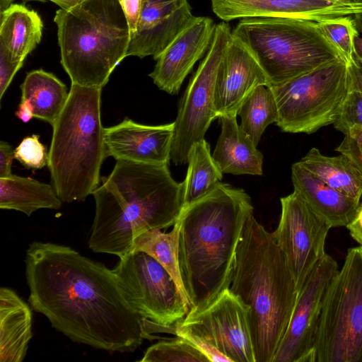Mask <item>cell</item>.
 Masks as SVG:
<instances>
[{
    "label": "cell",
    "instance_id": "6da1fadb",
    "mask_svg": "<svg viewBox=\"0 0 362 362\" xmlns=\"http://www.w3.org/2000/svg\"><path fill=\"white\" fill-rule=\"evenodd\" d=\"M28 302L71 341L110 353L134 352L146 339L112 269L69 246L33 242L26 250Z\"/></svg>",
    "mask_w": 362,
    "mask_h": 362
},
{
    "label": "cell",
    "instance_id": "7a4b0ae2",
    "mask_svg": "<svg viewBox=\"0 0 362 362\" xmlns=\"http://www.w3.org/2000/svg\"><path fill=\"white\" fill-rule=\"evenodd\" d=\"M253 214L250 196L219 182L182 208L179 264L189 310H199L229 288L244 226Z\"/></svg>",
    "mask_w": 362,
    "mask_h": 362
},
{
    "label": "cell",
    "instance_id": "3957f363",
    "mask_svg": "<svg viewBox=\"0 0 362 362\" xmlns=\"http://www.w3.org/2000/svg\"><path fill=\"white\" fill-rule=\"evenodd\" d=\"M101 181L92 193L88 246L95 252L124 255L143 233L174 225L183 208V184L173 178L168 164L119 160Z\"/></svg>",
    "mask_w": 362,
    "mask_h": 362
},
{
    "label": "cell",
    "instance_id": "277c9868",
    "mask_svg": "<svg viewBox=\"0 0 362 362\" xmlns=\"http://www.w3.org/2000/svg\"><path fill=\"white\" fill-rule=\"evenodd\" d=\"M228 288L250 308L255 362H272L298 292L284 252L253 214L243 230Z\"/></svg>",
    "mask_w": 362,
    "mask_h": 362
},
{
    "label": "cell",
    "instance_id": "5b68a950",
    "mask_svg": "<svg viewBox=\"0 0 362 362\" xmlns=\"http://www.w3.org/2000/svg\"><path fill=\"white\" fill-rule=\"evenodd\" d=\"M101 92L100 88L71 83L67 102L52 126L47 166L63 202H83L99 186L106 158Z\"/></svg>",
    "mask_w": 362,
    "mask_h": 362
},
{
    "label": "cell",
    "instance_id": "8992f818",
    "mask_svg": "<svg viewBox=\"0 0 362 362\" xmlns=\"http://www.w3.org/2000/svg\"><path fill=\"white\" fill-rule=\"evenodd\" d=\"M57 26L61 64L71 83L103 88L126 57L130 30L118 0H87L59 9Z\"/></svg>",
    "mask_w": 362,
    "mask_h": 362
},
{
    "label": "cell",
    "instance_id": "52a82bcc",
    "mask_svg": "<svg viewBox=\"0 0 362 362\" xmlns=\"http://www.w3.org/2000/svg\"><path fill=\"white\" fill-rule=\"evenodd\" d=\"M232 35L257 61L269 87L283 84L332 61L345 59L313 21L243 18L232 30Z\"/></svg>",
    "mask_w": 362,
    "mask_h": 362
},
{
    "label": "cell",
    "instance_id": "ba28073f",
    "mask_svg": "<svg viewBox=\"0 0 362 362\" xmlns=\"http://www.w3.org/2000/svg\"><path fill=\"white\" fill-rule=\"evenodd\" d=\"M316 362H362V246L349 248L324 295Z\"/></svg>",
    "mask_w": 362,
    "mask_h": 362
},
{
    "label": "cell",
    "instance_id": "9c48e42d",
    "mask_svg": "<svg viewBox=\"0 0 362 362\" xmlns=\"http://www.w3.org/2000/svg\"><path fill=\"white\" fill-rule=\"evenodd\" d=\"M278 110L276 125L289 133L313 134L332 124L349 91L348 62L338 59L279 86L268 87Z\"/></svg>",
    "mask_w": 362,
    "mask_h": 362
},
{
    "label": "cell",
    "instance_id": "30bf717a",
    "mask_svg": "<svg viewBox=\"0 0 362 362\" xmlns=\"http://www.w3.org/2000/svg\"><path fill=\"white\" fill-rule=\"evenodd\" d=\"M112 269L124 297L148 329L170 327L189 310L187 300L168 271L151 255L129 252Z\"/></svg>",
    "mask_w": 362,
    "mask_h": 362
},
{
    "label": "cell",
    "instance_id": "8fae6325",
    "mask_svg": "<svg viewBox=\"0 0 362 362\" xmlns=\"http://www.w3.org/2000/svg\"><path fill=\"white\" fill-rule=\"evenodd\" d=\"M231 36L232 30L228 23L216 25L206 54L191 78L182 98L174 122L170 153V160L176 165L187 163L192 146L204 139L211 122L218 118L214 107L215 81Z\"/></svg>",
    "mask_w": 362,
    "mask_h": 362
},
{
    "label": "cell",
    "instance_id": "7c38bea8",
    "mask_svg": "<svg viewBox=\"0 0 362 362\" xmlns=\"http://www.w3.org/2000/svg\"><path fill=\"white\" fill-rule=\"evenodd\" d=\"M281 213L272 232L284 252L298 292L326 254L325 240L331 226L294 190L281 198Z\"/></svg>",
    "mask_w": 362,
    "mask_h": 362
},
{
    "label": "cell",
    "instance_id": "4fadbf2b",
    "mask_svg": "<svg viewBox=\"0 0 362 362\" xmlns=\"http://www.w3.org/2000/svg\"><path fill=\"white\" fill-rule=\"evenodd\" d=\"M177 324L207 341L230 362H255L250 308L229 288L206 307L189 310Z\"/></svg>",
    "mask_w": 362,
    "mask_h": 362
},
{
    "label": "cell",
    "instance_id": "5bb4252c",
    "mask_svg": "<svg viewBox=\"0 0 362 362\" xmlns=\"http://www.w3.org/2000/svg\"><path fill=\"white\" fill-rule=\"evenodd\" d=\"M338 270L337 262L327 253L315 266L298 293L272 362H316L315 344L323 298Z\"/></svg>",
    "mask_w": 362,
    "mask_h": 362
},
{
    "label": "cell",
    "instance_id": "9a60e30c",
    "mask_svg": "<svg viewBox=\"0 0 362 362\" xmlns=\"http://www.w3.org/2000/svg\"><path fill=\"white\" fill-rule=\"evenodd\" d=\"M214 13L224 22L250 18H296L320 23L362 12V1L211 0Z\"/></svg>",
    "mask_w": 362,
    "mask_h": 362
},
{
    "label": "cell",
    "instance_id": "2e32d148",
    "mask_svg": "<svg viewBox=\"0 0 362 362\" xmlns=\"http://www.w3.org/2000/svg\"><path fill=\"white\" fill-rule=\"evenodd\" d=\"M194 17L187 0H142L126 57L152 56L156 60Z\"/></svg>",
    "mask_w": 362,
    "mask_h": 362
},
{
    "label": "cell",
    "instance_id": "e0dca14e",
    "mask_svg": "<svg viewBox=\"0 0 362 362\" xmlns=\"http://www.w3.org/2000/svg\"><path fill=\"white\" fill-rule=\"evenodd\" d=\"M259 86L269 87L267 76L247 48L232 35L215 81L214 107L218 117L237 116L245 100Z\"/></svg>",
    "mask_w": 362,
    "mask_h": 362
},
{
    "label": "cell",
    "instance_id": "ac0fdd59",
    "mask_svg": "<svg viewBox=\"0 0 362 362\" xmlns=\"http://www.w3.org/2000/svg\"><path fill=\"white\" fill-rule=\"evenodd\" d=\"M216 24L208 17H194L156 59L149 74L154 84L169 94H177L195 63L208 51Z\"/></svg>",
    "mask_w": 362,
    "mask_h": 362
},
{
    "label": "cell",
    "instance_id": "d6986e66",
    "mask_svg": "<svg viewBox=\"0 0 362 362\" xmlns=\"http://www.w3.org/2000/svg\"><path fill=\"white\" fill-rule=\"evenodd\" d=\"M174 122L162 125H146L125 118L105 128L106 157L148 164H169Z\"/></svg>",
    "mask_w": 362,
    "mask_h": 362
},
{
    "label": "cell",
    "instance_id": "ffe728a7",
    "mask_svg": "<svg viewBox=\"0 0 362 362\" xmlns=\"http://www.w3.org/2000/svg\"><path fill=\"white\" fill-rule=\"evenodd\" d=\"M291 180L294 190L331 228L346 226L360 204L328 185L298 162L291 166Z\"/></svg>",
    "mask_w": 362,
    "mask_h": 362
},
{
    "label": "cell",
    "instance_id": "44dd1931",
    "mask_svg": "<svg viewBox=\"0 0 362 362\" xmlns=\"http://www.w3.org/2000/svg\"><path fill=\"white\" fill-rule=\"evenodd\" d=\"M218 118L221 132L212 157L221 173L262 175L263 155L238 125L236 116Z\"/></svg>",
    "mask_w": 362,
    "mask_h": 362
},
{
    "label": "cell",
    "instance_id": "7402d4cb",
    "mask_svg": "<svg viewBox=\"0 0 362 362\" xmlns=\"http://www.w3.org/2000/svg\"><path fill=\"white\" fill-rule=\"evenodd\" d=\"M33 337L30 306L12 289L0 288V361L21 362Z\"/></svg>",
    "mask_w": 362,
    "mask_h": 362
},
{
    "label": "cell",
    "instance_id": "603a6c76",
    "mask_svg": "<svg viewBox=\"0 0 362 362\" xmlns=\"http://www.w3.org/2000/svg\"><path fill=\"white\" fill-rule=\"evenodd\" d=\"M0 45L16 62L25 57L40 42L43 23L34 10L14 4L0 14Z\"/></svg>",
    "mask_w": 362,
    "mask_h": 362
},
{
    "label": "cell",
    "instance_id": "cb8c5ba5",
    "mask_svg": "<svg viewBox=\"0 0 362 362\" xmlns=\"http://www.w3.org/2000/svg\"><path fill=\"white\" fill-rule=\"evenodd\" d=\"M62 201L54 187L30 177L11 175L0 178V208L30 216L40 209H59Z\"/></svg>",
    "mask_w": 362,
    "mask_h": 362
},
{
    "label": "cell",
    "instance_id": "d4e9b609",
    "mask_svg": "<svg viewBox=\"0 0 362 362\" xmlns=\"http://www.w3.org/2000/svg\"><path fill=\"white\" fill-rule=\"evenodd\" d=\"M21 100H27L33 107L34 117L54 125L69 95L66 85L53 74L43 69L27 74L21 85Z\"/></svg>",
    "mask_w": 362,
    "mask_h": 362
},
{
    "label": "cell",
    "instance_id": "484cf974",
    "mask_svg": "<svg viewBox=\"0 0 362 362\" xmlns=\"http://www.w3.org/2000/svg\"><path fill=\"white\" fill-rule=\"evenodd\" d=\"M298 163L332 188L360 202L362 173L346 156H326L313 147Z\"/></svg>",
    "mask_w": 362,
    "mask_h": 362
},
{
    "label": "cell",
    "instance_id": "4316f807",
    "mask_svg": "<svg viewBox=\"0 0 362 362\" xmlns=\"http://www.w3.org/2000/svg\"><path fill=\"white\" fill-rule=\"evenodd\" d=\"M188 168L183 184V208L210 192L222 180L209 143L204 139L194 143L188 153Z\"/></svg>",
    "mask_w": 362,
    "mask_h": 362
},
{
    "label": "cell",
    "instance_id": "83f0119b",
    "mask_svg": "<svg viewBox=\"0 0 362 362\" xmlns=\"http://www.w3.org/2000/svg\"><path fill=\"white\" fill-rule=\"evenodd\" d=\"M179 239L180 225L176 221L169 233L158 228L143 233L134 240L130 252H144L158 261L172 276L187 301L179 264Z\"/></svg>",
    "mask_w": 362,
    "mask_h": 362
},
{
    "label": "cell",
    "instance_id": "f1b7e54d",
    "mask_svg": "<svg viewBox=\"0 0 362 362\" xmlns=\"http://www.w3.org/2000/svg\"><path fill=\"white\" fill-rule=\"evenodd\" d=\"M238 115L241 117L240 128L257 146L267 126L278 119L277 107L271 90L264 86L256 88L245 100Z\"/></svg>",
    "mask_w": 362,
    "mask_h": 362
},
{
    "label": "cell",
    "instance_id": "f546056e",
    "mask_svg": "<svg viewBox=\"0 0 362 362\" xmlns=\"http://www.w3.org/2000/svg\"><path fill=\"white\" fill-rule=\"evenodd\" d=\"M141 362H208V359L185 339L176 336L148 347Z\"/></svg>",
    "mask_w": 362,
    "mask_h": 362
},
{
    "label": "cell",
    "instance_id": "4dcf8cb0",
    "mask_svg": "<svg viewBox=\"0 0 362 362\" xmlns=\"http://www.w3.org/2000/svg\"><path fill=\"white\" fill-rule=\"evenodd\" d=\"M327 40L341 52L347 62L354 57V38L358 34L353 16L341 17L317 23Z\"/></svg>",
    "mask_w": 362,
    "mask_h": 362
},
{
    "label": "cell",
    "instance_id": "1f68e13d",
    "mask_svg": "<svg viewBox=\"0 0 362 362\" xmlns=\"http://www.w3.org/2000/svg\"><path fill=\"white\" fill-rule=\"evenodd\" d=\"M14 158L28 169H41L48 165L49 151L40 141V136L25 137L14 149Z\"/></svg>",
    "mask_w": 362,
    "mask_h": 362
},
{
    "label": "cell",
    "instance_id": "d6a6232c",
    "mask_svg": "<svg viewBox=\"0 0 362 362\" xmlns=\"http://www.w3.org/2000/svg\"><path fill=\"white\" fill-rule=\"evenodd\" d=\"M332 124L343 134L352 127L362 128V92L349 90Z\"/></svg>",
    "mask_w": 362,
    "mask_h": 362
},
{
    "label": "cell",
    "instance_id": "836d02e7",
    "mask_svg": "<svg viewBox=\"0 0 362 362\" xmlns=\"http://www.w3.org/2000/svg\"><path fill=\"white\" fill-rule=\"evenodd\" d=\"M344 134L335 151L346 156L362 173V128L352 127Z\"/></svg>",
    "mask_w": 362,
    "mask_h": 362
},
{
    "label": "cell",
    "instance_id": "e575fe53",
    "mask_svg": "<svg viewBox=\"0 0 362 362\" xmlns=\"http://www.w3.org/2000/svg\"><path fill=\"white\" fill-rule=\"evenodd\" d=\"M170 334L185 339L199 350L209 361L230 362L228 358L221 354L207 341L194 334L189 329L179 326L177 323L172 327Z\"/></svg>",
    "mask_w": 362,
    "mask_h": 362
},
{
    "label": "cell",
    "instance_id": "d590c367",
    "mask_svg": "<svg viewBox=\"0 0 362 362\" xmlns=\"http://www.w3.org/2000/svg\"><path fill=\"white\" fill-rule=\"evenodd\" d=\"M23 62L13 61L6 48L0 45V100Z\"/></svg>",
    "mask_w": 362,
    "mask_h": 362
},
{
    "label": "cell",
    "instance_id": "8d00e7d4",
    "mask_svg": "<svg viewBox=\"0 0 362 362\" xmlns=\"http://www.w3.org/2000/svg\"><path fill=\"white\" fill-rule=\"evenodd\" d=\"M126 16L130 30V36L136 31L142 0H118Z\"/></svg>",
    "mask_w": 362,
    "mask_h": 362
},
{
    "label": "cell",
    "instance_id": "74e56055",
    "mask_svg": "<svg viewBox=\"0 0 362 362\" xmlns=\"http://www.w3.org/2000/svg\"><path fill=\"white\" fill-rule=\"evenodd\" d=\"M14 158V150L6 141H0V178L12 175L11 165Z\"/></svg>",
    "mask_w": 362,
    "mask_h": 362
},
{
    "label": "cell",
    "instance_id": "f35d334b",
    "mask_svg": "<svg viewBox=\"0 0 362 362\" xmlns=\"http://www.w3.org/2000/svg\"><path fill=\"white\" fill-rule=\"evenodd\" d=\"M349 72V90L362 92V62L354 55L348 62Z\"/></svg>",
    "mask_w": 362,
    "mask_h": 362
},
{
    "label": "cell",
    "instance_id": "ab89813d",
    "mask_svg": "<svg viewBox=\"0 0 362 362\" xmlns=\"http://www.w3.org/2000/svg\"><path fill=\"white\" fill-rule=\"evenodd\" d=\"M346 227L351 238L362 246V203L358 204L354 217Z\"/></svg>",
    "mask_w": 362,
    "mask_h": 362
},
{
    "label": "cell",
    "instance_id": "60d3db41",
    "mask_svg": "<svg viewBox=\"0 0 362 362\" xmlns=\"http://www.w3.org/2000/svg\"><path fill=\"white\" fill-rule=\"evenodd\" d=\"M15 115L22 122L27 123L34 117L33 107L28 101L21 100V103Z\"/></svg>",
    "mask_w": 362,
    "mask_h": 362
},
{
    "label": "cell",
    "instance_id": "b9f144b4",
    "mask_svg": "<svg viewBox=\"0 0 362 362\" xmlns=\"http://www.w3.org/2000/svg\"><path fill=\"white\" fill-rule=\"evenodd\" d=\"M46 1V0H45ZM58 5L62 9L70 10L87 0H49Z\"/></svg>",
    "mask_w": 362,
    "mask_h": 362
},
{
    "label": "cell",
    "instance_id": "7bdbcfd3",
    "mask_svg": "<svg viewBox=\"0 0 362 362\" xmlns=\"http://www.w3.org/2000/svg\"><path fill=\"white\" fill-rule=\"evenodd\" d=\"M354 55L362 62V37L359 36V34L354 38Z\"/></svg>",
    "mask_w": 362,
    "mask_h": 362
},
{
    "label": "cell",
    "instance_id": "ee69618b",
    "mask_svg": "<svg viewBox=\"0 0 362 362\" xmlns=\"http://www.w3.org/2000/svg\"><path fill=\"white\" fill-rule=\"evenodd\" d=\"M353 17L358 31L362 33V12L355 14Z\"/></svg>",
    "mask_w": 362,
    "mask_h": 362
},
{
    "label": "cell",
    "instance_id": "f6af8a7d",
    "mask_svg": "<svg viewBox=\"0 0 362 362\" xmlns=\"http://www.w3.org/2000/svg\"><path fill=\"white\" fill-rule=\"evenodd\" d=\"M13 0H0V14L3 13L11 5Z\"/></svg>",
    "mask_w": 362,
    "mask_h": 362
},
{
    "label": "cell",
    "instance_id": "bcb514c9",
    "mask_svg": "<svg viewBox=\"0 0 362 362\" xmlns=\"http://www.w3.org/2000/svg\"><path fill=\"white\" fill-rule=\"evenodd\" d=\"M336 1H361V0H336Z\"/></svg>",
    "mask_w": 362,
    "mask_h": 362
},
{
    "label": "cell",
    "instance_id": "7dc6e473",
    "mask_svg": "<svg viewBox=\"0 0 362 362\" xmlns=\"http://www.w3.org/2000/svg\"><path fill=\"white\" fill-rule=\"evenodd\" d=\"M24 1H45V0H24Z\"/></svg>",
    "mask_w": 362,
    "mask_h": 362
}]
</instances>
